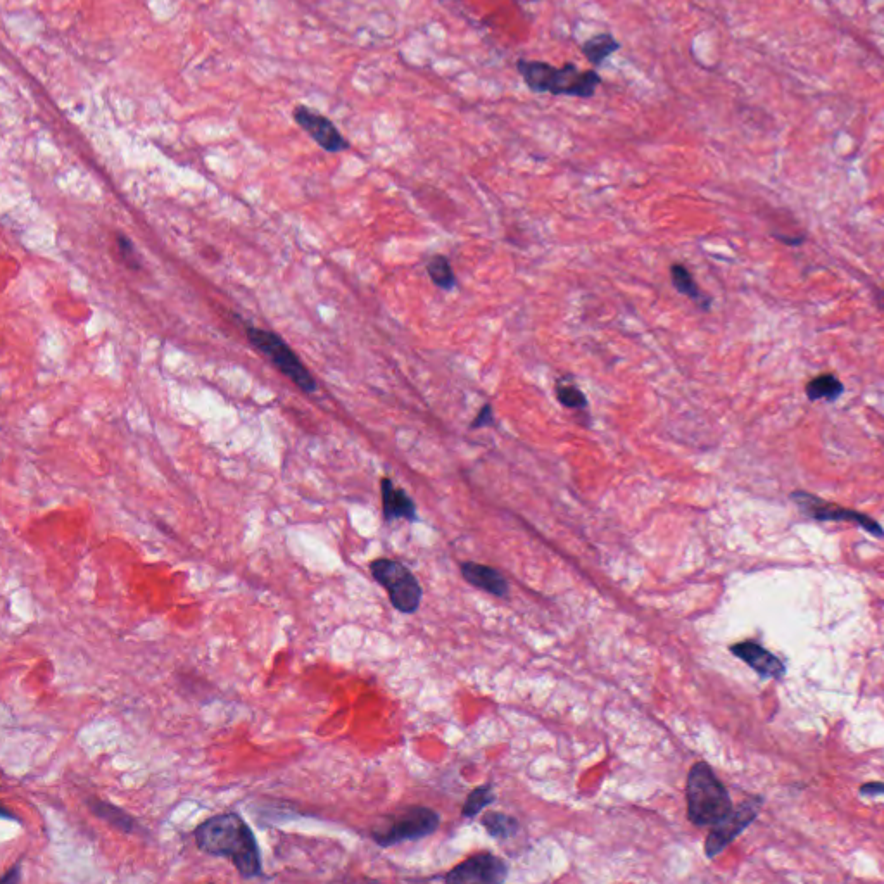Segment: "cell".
<instances>
[{
	"label": "cell",
	"instance_id": "18",
	"mask_svg": "<svg viewBox=\"0 0 884 884\" xmlns=\"http://www.w3.org/2000/svg\"><path fill=\"white\" fill-rule=\"evenodd\" d=\"M482 826L487 829V833L491 834L493 838H499V840L512 838L513 834H517L518 831V822L513 817L498 814V812L484 815L482 817Z\"/></svg>",
	"mask_w": 884,
	"mask_h": 884
},
{
	"label": "cell",
	"instance_id": "6",
	"mask_svg": "<svg viewBox=\"0 0 884 884\" xmlns=\"http://www.w3.org/2000/svg\"><path fill=\"white\" fill-rule=\"evenodd\" d=\"M439 828V814L427 807H408L396 815L386 828L375 829L372 838L380 847H392L403 841L425 838Z\"/></svg>",
	"mask_w": 884,
	"mask_h": 884
},
{
	"label": "cell",
	"instance_id": "24",
	"mask_svg": "<svg viewBox=\"0 0 884 884\" xmlns=\"http://www.w3.org/2000/svg\"><path fill=\"white\" fill-rule=\"evenodd\" d=\"M859 791L862 796L884 795V783L876 781V783L862 784Z\"/></svg>",
	"mask_w": 884,
	"mask_h": 884
},
{
	"label": "cell",
	"instance_id": "8",
	"mask_svg": "<svg viewBox=\"0 0 884 884\" xmlns=\"http://www.w3.org/2000/svg\"><path fill=\"white\" fill-rule=\"evenodd\" d=\"M764 805L762 796H752L745 802L734 807L733 812L715 824L714 829L708 833L705 841V855L708 859H715L733 843L739 834L743 833L750 824L758 817V812Z\"/></svg>",
	"mask_w": 884,
	"mask_h": 884
},
{
	"label": "cell",
	"instance_id": "3",
	"mask_svg": "<svg viewBox=\"0 0 884 884\" xmlns=\"http://www.w3.org/2000/svg\"><path fill=\"white\" fill-rule=\"evenodd\" d=\"M689 821L698 828H714L734 809L733 800L707 762H696L686 783Z\"/></svg>",
	"mask_w": 884,
	"mask_h": 884
},
{
	"label": "cell",
	"instance_id": "17",
	"mask_svg": "<svg viewBox=\"0 0 884 884\" xmlns=\"http://www.w3.org/2000/svg\"><path fill=\"white\" fill-rule=\"evenodd\" d=\"M670 278H672V284H674L677 291L681 292L682 296L689 297L691 301H695L703 310L710 308V297L705 296L701 292L700 287L695 282V278H693V275H691L686 266H670Z\"/></svg>",
	"mask_w": 884,
	"mask_h": 884
},
{
	"label": "cell",
	"instance_id": "16",
	"mask_svg": "<svg viewBox=\"0 0 884 884\" xmlns=\"http://www.w3.org/2000/svg\"><path fill=\"white\" fill-rule=\"evenodd\" d=\"M805 392H807V398L810 401H822L824 399V401L834 403V401H838L843 396L845 386H843V382L834 373H822V375H817V377L810 380L809 384L805 386Z\"/></svg>",
	"mask_w": 884,
	"mask_h": 884
},
{
	"label": "cell",
	"instance_id": "26",
	"mask_svg": "<svg viewBox=\"0 0 884 884\" xmlns=\"http://www.w3.org/2000/svg\"><path fill=\"white\" fill-rule=\"evenodd\" d=\"M881 304H883V308H884V291L881 292Z\"/></svg>",
	"mask_w": 884,
	"mask_h": 884
},
{
	"label": "cell",
	"instance_id": "10",
	"mask_svg": "<svg viewBox=\"0 0 884 884\" xmlns=\"http://www.w3.org/2000/svg\"><path fill=\"white\" fill-rule=\"evenodd\" d=\"M294 120L297 121L299 127L303 128L304 132L310 135L311 139L315 140L318 146L322 147L323 151L335 154V152L349 149L348 140L342 137V133L337 130L334 123L329 118H325L323 114L315 113L313 109L306 108V106H297L294 111Z\"/></svg>",
	"mask_w": 884,
	"mask_h": 884
},
{
	"label": "cell",
	"instance_id": "14",
	"mask_svg": "<svg viewBox=\"0 0 884 884\" xmlns=\"http://www.w3.org/2000/svg\"><path fill=\"white\" fill-rule=\"evenodd\" d=\"M89 809L92 810V814L95 817H99L102 821L109 824L111 828L118 829L121 833L132 834L137 831V821L133 819L132 815L125 812V810L118 807V805H113V803L104 802L101 798H90Z\"/></svg>",
	"mask_w": 884,
	"mask_h": 884
},
{
	"label": "cell",
	"instance_id": "15",
	"mask_svg": "<svg viewBox=\"0 0 884 884\" xmlns=\"http://www.w3.org/2000/svg\"><path fill=\"white\" fill-rule=\"evenodd\" d=\"M582 54L588 59L589 64L593 68H598L605 63L607 59L620 51V42L613 37L612 33L603 32L596 33L593 37L588 38L581 47Z\"/></svg>",
	"mask_w": 884,
	"mask_h": 884
},
{
	"label": "cell",
	"instance_id": "7",
	"mask_svg": "<svg viewBox=\"0 0 884 884\" xmlns=\"http://www.w3.org/2000/svg\"><path fill=\"white\" fill-rule=\"evenodd\" d=\"M791 499L798 505L800 512L812 520H817V522H850V524L859 525L860 529L869 532L871 536L881 537V539L884 537L883 527L866 513L836 505V503L826 501V499L807 493V491H795V493H791Z\"/></svg>",
	"mask_w": 884,
	"mask_h": 884
},
{
	"label": "cell",
	"instance_id": "9",
	"mask_svg": "<svg viewBox=\"0 0 884 884\" xmlns=\"http://www.w3.org/2000/svg\"><path fill=\"white\" fill-rule=\"evenodd\" d=\"M508 878V866L505 860L493 853H479L475 857L461 862L446 876L448 883H482L499 884Z\"/></svg>",
	"mask_w": 884,
	"mask_h": 884
},
{
	"label": "cell",
	"instance_id": "11",
	"mask_svg": "<svg viewBox=\"0 0 884 884\" xmlns=\"http://www.w3.org/2000/svg\"><path fill=\"white\" fill-rule=\"evenodd\" d=\"M729 650L734 657L743 660L750 669L755 670L758 676L764 679H781L786 676V665L757 641H741L731 646Z\"/></svg>",
	"mask_w": 884,
	"mask_h": 884
},
{
	"label": "cell",
	"instance_id": "22",
	"mask_svg": "<svg viewBox=\"0 0 884 884\" xmlns=\"http://www.w3.org/2000/svg\"><path fill=\"white\" fill-rule=\"evenodd\" d=\"M116 247L120 253L121 259L125 261V265L130 268H139V258H137V249L133 246L132 240L127 235L116 234Z\"/></svg>",
	"mask_w": 884,
	"mask_h": 884
},
{
	"label": "cell",
	"instance_id": "4",
	"mask_svg": "<svg viewBox=\"0 0 884 884\" xmlns=\"http://www.w3.org/2000/svg\"><path fill=\"white\" fill-rule=\"evenodd\" d=\"M247 339L256 351L272 361L273 367L284 377L291 380L294 386L299 387L306 394H313L318 389L316 380L313 379L310 370L304 367L303 361L299 360L291 346L272 330L258 329L253 325L246 327Z\"/></svg>",
	"mask_w": 884,
	"mask_h": 884
},
{
	"label": "cell",
	"instance_id": "13",
	"mask_svg": "<svg viewBox=\"0 0 884 884\" xmlns=\"http://www.w3.org/2000/svg\"><path fill=\"white\" fill-rule=\"evenodd\" d=\"M461 575L475 588L487 591V593L505 598L508 596V582L503 574L493 567L480 565V563L465 562L461 565Z\"/></svg>",
	"mask_w": 884,
	"mask_h": 884
},
{
	"label": "cell",
	"instance_id": "12",
	"mask_svg": "<svg viewBox=\"0 0 884 884\" xmlns=\"http://www.w3.org/2000/svg\"><path fill=\"white\" fill-rule=\"evenodd\" d=\"M380 493H382V510L387 522L398 518L417 520V506L413 503V499L401 487L394 486L391 479L387 477L382 479Z\"/></svg>",
	"mask_w": 884,
	"mask_h": 884
},
{
	"label": "cell",
	"instance_id": "23",
	"mask_svg": "<svg viewBox=\"0 0 884 884\" xmlns=\"http://www.w3.org/2000/svg\"><path fill=\"white\" fill-rule=\"evenodd\" d=\"M491 424H493V408H491V405H486L480 410L479 415L475 417L472 429H482V427H487V425Z\"/></svg>",
	"mask_w": 884,
	"mask_h": 884
},
{
	"label": "cell",
	"instance_id": "20",
	"mask_svg": "<svg viewBox=\"0 0 884 884\" xmlns=\"http://www.w3.org/2000/svg\"><path fill=\"white\" fill-rule=\"evenodd\" d=\"M494 800H496V795H494V790L491 786L475 788L468 795L467 802H465L463 809H461V814H463V817H467V819H472V817L479 815L482 810L486 809L487 805H491Z\"/></svg>",
	"mask_w": 884,
	"mask_h": 884
},
{
	"label": "cell",
	"instance_id": "19",
	"mask_svg": "<svg viewBox=\"0 0 884 884\" xmlns=\"http://www.w3.org/2000/svg\"><path fill=\"white\" fill-rule=\"evenodd\" d=\"M427 272H429L430 280H432L439 289L449 291V289L455 287V273H453V268L449 265L448 258H444V256H434V258L430 259L429 266H427Z\"/></svg>",
	"mask_w": 884,
	"mask_h": 884
},
{
	"label": "cell",
	"instance_id": "5",
	"mask_svg": "<svg viewBox=\"0 0 884 884\" xmlns=\"http://www.w3.org/2000/svg\"><path fill=\"white\" fill-rule=\"evenodd\" d=\"M370 572L389 593L392 607L401 613L417 612L422 603V586L408 567L396 560L379 558L370 563Z\"/></svg>",
	"mask_w": 884,
	"mask_h": 884
},
{
	"label": "cell",
	"instance_id": "2",
	"mask_svg": "<svg viewBox=\"0 0 884 884\" xmlns=\"http://www.w3.org/2000/svg\"><path fill=\"white\" fill-rule=\"evenodd\" d=\"M518 75L522 76L525 87L534 94H548L553 97L567 95L579 99H591L600 89L603 78L596 70L582 71L577 64H563L555 68L553 64L536 59H518Z\"/></svg>",
	"mask_w": 884,
	"mask_h": 884
},
{
	"label": "cell",
	"instance_id": "21",
	"mask_svg": "<svg viewBox=\"0 0 884 884\" xmlns=\"http://www.w3.org/2000/svg\"><path fill=\"white\" fill-rule=\"evenodd\" d=\"M556 398L567 408H584L588 405V399L582 394L581 389L575 386H565L558 384L556 387Z\"/></svg>",
	"mask_w": 884,
	"mask_h": 884
},
{
	"label": "cell",
	"instance_id": "1",
	"mask_svg": "<svg viewBox=\"0 0 884 884\" xmlns=\"http://www.w3.org/2000/svg\"><path fill=\"white\" fill-rule=\"evenodd\" d=\"M194 838L201 852L230 860L240 878L254 879L263 874L258 840L239 814L227 812L209 817L197 826Z\"/></svg>",
	"mask_w": 884,
	"mask_h": 884
},
{
	"label": "cell",
	"instance_id": "25",
	"mask_svg": "<svg viewBox=\"0 0 884 884\" xmlns=\"http://www.w3.org/2000/svg\"><path fill=\"white\" fill-rule=\"evenodd\" d=\"M19 874H21V871H19V866L13 867L11 871L7 872V874H4V878H2V883H18Z\"/></svg>",
	"mask_w": 884,
	"mask_h": 884
}]
</instances>
